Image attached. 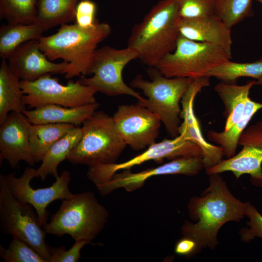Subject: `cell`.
Instances as JSON below:
<instances>
[{"label": "cell", "instance_id": "cell-11", "mask_svg": "<svg viewBox=\"0 0 262 262\" xmlns=\"http://www.w3.org/2000/svg\"><path fill=\"white\" fill-rule=\"evenodd\" d=\"M202 156L201 148L193 141L179 134L171 139H164L155 143L141 154L121 163L99 164L89 166L86 176L95 186L109 180L117 171L131 169L146 162L173 160L183 156Z\"/></svg>", "mask_w": 262, "mask_h": 262}, {"label": "cell", "instance_id": "cell-33", "mask_svg": "<svg viewBox=\"0 0 262 262\" xmlns=\"http://www.w3.org/2000/svg\"><path fill=\"white\" fill-rule=\"evenodd\" d=\"M92 243L86 240L76 241L67 250L64 246L50 247L49 262H77L81 257V251L84 246Z\"/></svg>", "mask_w": 262, "mask_h": 262}, {"label": "cell", "instance_id": "cell-27", "mask_svg": "<svg viewBox=\"0 0 262 262\" xmlns=\"http://www.w3.org/2000/svg\"><path fill=\"white\" fill-rule=\"evenodd\" d=\"M223 82L233 83L241 77H250L256 80L262 77V58L251 63H237L226 61L211 69L205 74Z\"/></svg>", "mask_w": 262, "mask_h": 262}, {"label": "cell", "instance_id": "cell-9", "mask_svg": "<svg viewBox=\"0 0 262 262\" xmlns=\"http://www.w3.org/2000/svg\"><path fill=\"white\" fill-rule=\"evenodd\" d=\"M138 55L137 50L128 47L117 49L105 46L97 49L87 73L92 77L81 76L78 81L108 96L126 95L140 99L143 97L127 85L122 77L125 66Z\"/></svg>", "mask_w": 262, "mask_h": 262}, {"label": "cell", "instance_id": "cell-15", "mask_svg": "<svg viewBox=\"0 0 262 262\" xmlns=\"http://www.w3.org/2000/svg\"><path fill=\"white\" fill-rule=\"evenodd\" d=\"M203 168L202 156L180 157L161 166L137 173H132L130 169L123 170L122 172L115 173L109 180L96 186L103 196L119 188L131 192L142 187L146 181L152 177L164 175L195 176Z\"/></svg>", "mask_w": 262, "mask_h": 262}, {"label": "cell", "instance_id": "cell-23", "mask_svg": "<svg viewBox=\"0 0 262 262\" xmlns=\"http://www.w3.org/2000/svg\"><path fill=\"white\" fill-rule=\"evenodd\" d=\"M82 135V128L76 126L56 141L46 152L41 164L36 169V178L44 180L50 175L56 179L59 176L57 169L59 164L67 159Z\"/></svg>", "mask_w": 262, "mask_h": 262}, {"label": "cell", "instance_id": "cell-31", "mask_svg": "<svg viewBox=\"0 0 262 262\" xmlns=\"http://www.w3.org/2000/svg\"><path fill=\"white\" fill-rule=\"evenodd\" d=\"M180 17L192 18L214 13V0H176Z\"/></svg>", "mask_w": 262, "mask_h": 262}, {"label": "cell", "instance_id": "cell-32", "mask_svg": "<svg viewBox=\"0 0 262 262\" xmlns=\"http://www.w3.org/2000/svg\"><path fill=\"white\" fill-rule=\"evenodd\" d=\"M246 216L249 218V228L242 229L239 232L241 240L249 242L255 237L262 239V215L256 208L249 202L247 205Z\"/></svg>", "mask_w": 262, "mask_h": 262}, {"label": "cell", "instance_id": "cell-3", "mask_svg": "<svg viewBox=\"0 0 262 262\" xmlns=\"http://www.w3.org/2000/svg\"><path fill=\"white\" fill-rule=\"evenodd\" d=\"M179 9L176 0H161L142 20L134 25L128 47L138 52L139 59L148 67L173 52L180 35L178 27Z\"/></svg>", "mask_w": 262, "mask_h": 262}, {"label": "cell", "instance_id": "cell-12", "mask_svg": "<svg viewBox=\"0 0 262 262\" xmlns=\"http://www.w3.org/2000/svg\"><path fill=\"white\" fill-rule=\"evenodd\" d=\"M35 177L36 169L30 166L24 169L19 177H16L14 173L4 175L12 195L19 201L33 207L43 226L48 220V206L56 200L68 198L73 195L69 189L71 177L68 171L64 170L51 186L38 189H34L31 185V180Z\"/></svg>", "mask_w": 262, "mask_h": 262}, {"label": "cell", "instance_id": "cell-20", "mask_svg": "<svg viewBox=\"0 0 262 262\" xmlns=\"http://www.w3.org/2000/svg\"><path fill=\"white\" fill-rule=\"evenodd\" d=\"M255 84V81H253L242 85L223 82L215 85L214 89L225 106L227 120L224 131L241 122L249 113L262 109V102L254 101L249 97L250 89Z\"/></svg>", "mask_w": 262, "mask_h": 262}, {"label": "cell", "instance_id": "cell-37", "mask_svg": "<svg viewBox=\"0 0 262 262\" xmlns=\"http://www.w3.org/2000/svg\"><path fill=\"white\" fill-rule=\"evenodd\" d=\"M254 1H257L262 4V0H253Z\"/></svg>", "mask_w": 262, "mask_h": 262}, {"label": "cell", "instance_id": "cell-18", "mask_svg": "<svg viewBox=\"0 0 262 262\" xmlns=\"http://www.w3.org/2000/svg\"><path fill=\"white\" fill-rule=\"evenodd\" d=\"M8 65L20 81L33 82L48 73L61 74L68 63H54L41 50L39 40L26 42L17 48L8 58Z\"/></svg>", "mask_w": 262, "mask_h": 262}, {"label": "cell", "instance_id": "cell-4", "mask_svg": "<svg viewBox=\"0 0 262 262\" xmlns=\"http://www.w3.org/2000/svg\"><path fill=\"white\" fill-rule=\"evenodd\" d=\"M58 210L43 228L46 233L61 237L69 235L76 241L91 243L104 229L109 212L90 191L73 194L62 200Z\"/></svg>", "mask_w": 262, "mask_h": 262}, {"label": "cell", "instance_id": "cell-28", "mask_svg": "<svg viewBox=\"0 0 262 262\" xmlns=\"http://www.w3.org/2000/svg\"><path fill=\"white\" fill-rule=\"evenodd\" d=\"M37 13V0H0V17L9 24L33 23Z\"/></svg>", "mask_w": 262, "mask_h": 262}, {"label": "cell", "instance_id": "cell-7", "mask_svg": "<svg viewBox=\"0 0 262 262\" xmlns=\"http://www.w3.org/2000/svg\"><path fill=\"white\" fill-rule=\"evenodd\" d=\"M231 58L217 45L195 41L180 34L175 50L164 56L154 67L167 78L196 79L205 76L211 69Z\"/></svg>", "mask_w": 262, "mask_h": 262}, {"label": "cell", "instance_id": "cell-5", "mask_svg": "<svg viewBox=\"0 0 262 262\" xmlns=\"http://www.w3.org/2000/svg\"><path fill=\"white\" fill-rule=\"evenodd\" d=\"M150 81L137 75L131 82L132 88L141 90L147 98L137 100L160 119L168 133L174 138L179 135L180 103L194 79L189 78H167L154 67H148Z\"/></svg>", "mask_w": 262, "mask_h": 262}, {"label": "cell", "instance_id": "cell-34", "mask_svg": "<svg viewBox=\"0 0 262 262\" xmlns=\"http://www.w3.org/2000/svg\"><path fill=\"white\" fill-rule=\"evenodd\" d=\"M96 5L90 0H82L78 3L75 11V20L79 26L88 28L97 22L96 19Z\"/></svg>", "mask_w": 262, "mask_h": 262}, {"label": "cell", "instance_id": "cell-25", "mask_svg": "<svg viewBox=\"0 0 262 262\" xmlns=\"http://www.w3.org/2000/svg\"><path fill=\"white\" fill-rule=\"evenodd\" d=\"M80 0H37L36 22L45 30L73 21Z\"/></svg>", "mask_w": 262, "mask_h": 262}, {"label": "cell", "instance_id": "cell-29", "mask_svg": "<svg viewBox=\"0 0 262 262\" xmlns=\"http://www.w3.org/2000/svg\"><path fill=\"white\" fill-rule=\"evenodd\" d=\"M253 0H214V13L230 28L253 15Z\"/></svg>", "mask_w": 262, "mask_h": 262}, {"label": "cell", "instance_id": "cell-36", "mask_svg": "<svg viewBox=\"0 0 262 262\" xmlns=\"http://www.w3.org/2000/svg\"><path fill=\"white\" fill-rule=\"evenodd\" d=\"M255 84L262 85V77L257 79V81H255Z\"/></svg>", "mask_w": 262, "mask_h": 262}, {"label": "cell", "instance_id": "cell-26", "mask_svg": "<svg viewBox=\"0 0 262 262\" xmlns=\"http://www.w3.org/2000/svg\"><path fill=\"white\" fill-rule=\"evenodd\" d=\"M46 31L38 23L30 24H8L0 28V56L8 59L22 44L32 40H39Z\"/></svg>", "mask_w": 262, "mask_h": 262}, {"label": "cell", "instance_id": "cell-21", "mask_svg": "<svg viewBox=\"0 0 262 262\" xmlns=\"http://www.w3.org/2000/svg\"><path fill=\"white\" fill-rule=\"evenodd\" d=\"M99 105L97 102L75 107L49 104L33 110H25L22 113L33 124H71L78 126L82 124Z\"/></svg>", "mask_w": 262, "mask_h": 262}, {"label": "cell", "instance_id": "cell-8", "mask_svg": "<svg viewBox=\"0 0 262 262\" xmlns=\"http://www.w3.org/2000/svg\"><path fill=\"white\" fill-rule=\"evenodd\" d=\"M0 224L5 234L22 239L49 262L51 247L45 242L46 232L35 210L15 197L2 174L0 175Z\"/></svg>", "mask_w": 262, "mask_h": 262}, {"label": "cell", "instance_id": "cell-10", "mask_svg": "<svg viewBox=\"0 0 262 262\" xmlns=\"http://www.w3.org/2000/svg\"><path fill=\"white\" fill-rule=\"evenodd\" d=\"M24 94L22 101L30 108H37L49 104L75 107L95 103L97 91L78 81H70L66 85L46 74L33 82L20 81Z\"/></svg>", "mask_w": 262, "mask_h": 262}, {"label": "cell", "instance_id": "cell-22", "mask_svg": "<svg viewBox=\"0 0 262 262\" xmlns=\"http://www.w3.org/2000/svg\"><path fill=\"white\" fill-rule=\"evenodd\" d=\"M19 78L10 67L6 59L2 58L0 66V125L12 112H23L26 105L20 86Z\"/></svg>", "mask_w": 262, "mask_h": 262}, {"label": "cell", "instance_id": "cell-13", "mask_svg": "<svg viewBox=\"0 0 262 262\" xmlns=\"http://www.w3.org/2000/svg\"><path fill=\"white\" fill-rule=\"evenodd\" d=\"M113 118L117 131L126 145L135 151L149 147L158 137L162 123L160 119L138 103L119 105Z\"/></svg>", "mask_w": 262, "mask_h": 262}, {"label": "cell", "instance_id": "cell-2", "mask_svg": "<svg viewBox=\"0 0 262 262\" xmlns=\"http://www.w3.org/2000/svg\"><path fill=\"white\" fill-rule=\"evenodd\" d=\"M111 31L109 24L98 21L88 28L76 24H62L55 33L39 40L40 49L49 60L62 59L68 63L61 73L66 79L85 76L98 44L108 37Z\"/></svg>", "mask_w": 262, "mask_h": 262}, {"label": "cell", "instance_id": "cell-30", "mask_svg": "<svg viewBox=\"0 0 262 262\" xmlns=\"http://www.w3.org/2000/svg\"><path fill=\"white\" fill-rule=\"evenodd\" d=\"M0 257L5 262H47L32 246L15 236L7 249L0 245Z\"/></svg>", "mask_w": 262, "mask_h": 262}, {"label": "cell", "instance_id": "cell-24", "mask_svg": "<svg viewBox=\"0 0 262 262\" xmlns=\"http://www.w3.org/2000/svg\"><path fill=\"white\" fill-rule=\"evenodd\" d=\"M75 127L71 124H31L29 139L35 162L41 161L50 147Z\"/></svg>", "mask_w": 262, "mask_h": 262}, {"label": "cell", "instance_id": "cell-6", "mask_svg": "<svg viewBox=\"0 0 262 262\" xmlns=\"http://www.w3.org/2000/svg\"><path fill=\"white\" fill-rule=\"evenodd\" d=\"M81 128L82 136L67 160L73 164L89 166L115 163L127 145L117 131L113 116L96 111Z\"/></svg>", "mask_w": 262, "mask_h": 262}, {"label": "cell", "instance_id": "cell-1", "mask_svg": "<svg viewBox=\"0 0 262 262\" xmlns=\"http://www.w3.org/2000/svg\"><path fill=\"white\" fill-rule=\"evenodd\" d=\"M209 176L208 187L199 196L192 197L188 204L189 216L195 222L185 221L181 228L183 237L195 242L196 254L203 248L214 249L221 228L246 216L249 203L236 198L219 174Z\"/></svg>", "mask_w": 262, "mask_h": 262}, {"label": "cell", "instance_id": "cell-14", "mask_svg": "<svg viewBox=\"0 0 262 262\" xmlns=\"http://www.w3.org/2000/svg\"><path fill=\"white\" fill-rule=\"evenodd\" d=\"M238 144L243 146L238 153L222 160L216 165L206 169V173L209 175L230 171L237 178L249 174L252 184L262 187V121L246 128Z\"/></svg>", "mask_w": 262, "mask_h": 262}, {"label": "cell", "instance_id": "cell-19", "mask_svg": "<svg viewBox=\"0 0 262 262\" xmlns=\"http://www.w3.org/2000/svg\"><path fill=\"white\" fill-rule=\"evenodd\" d=\"M177 24L180 34L183 37L215 44L232 56L231 29L215 13L192 18L180 17Z\"/></svg>", "mask_w": 262, "mask_h": 262}, {"label": "cell", "instance_id": "cell-16", "mask_svg": "<svg viewBox=\"0 0 262 262\" xmlns=\"http://www.w3.org/2000/svg\"><path fill=\"white\" fill-rule=\"evenodd\" d=\"M209 78L207 76L202 77L194 79L190 83L180 102L182 109L180 117L183 119V121L179 128V134L186 140L194 142L201 148L206 170L218 164L224 156L220 147L210 144L204 138L198 119L194 112L195 97L202 88L210 85Z\"/></svg>", "mask_w": 262, "mask_h": 262}, {"label": "cell", "instance_id": "cell-17", "mask_svg": "<svg viewBox=\"0 0 262 262\" xmlns=\"http://www.w3.org/2000/svg\"><path fill=\"white\" fill-rule=\"evenodd\" d=\"M31 123L22 112L10 113L0 128V159L15 168L23 161L30 166L36 163L31 152L29 127Z\"/></svg>", "mask_w": 262, "mask_h": 262}, {"label": "cell", "instance_id": "cell-35", "mask_svg": "<svg viewBox=\"0 0 262 262\" xmlns=\"http://www.w3.org/2000/svg\"><path fill=\"white\" fill-rule=\"evenodd\" d=\"M196 244L190 238L183 237L176 244L175 253L186 256H192L196 254Z\"/></svg>", "mask_w": 262, "mask_h": 262}]
</instances>
